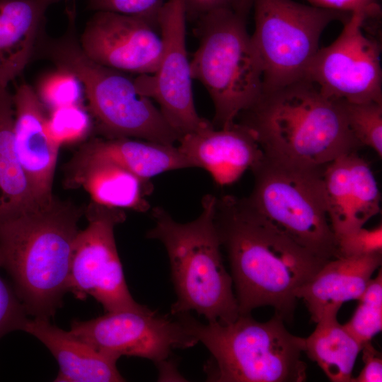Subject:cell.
<instances>
[{"label":"cell","instance_id":"1f68e13d","mask_svg":"<svg viewBox=\"0 0 382 382\" xmlns=\"http://www.w3.org/2000/svg\"><path fill=\"white\" fill-rule=\"evenodd\" d=\"M28 316L13 287L0 275V339L12 331L23 330Z\"/></svg>","mask_w":382,"mask_h":382},{"label":"cell","instance_id":"44dd1931","mask_svg":"<svg viewBox=\"0 0 382 382\" xmlns=\"http://www.w3.org/2000/svg\"><path fill=\"white\" fill-rule=\"evenodd\" d=\"M76 154L112 161L144 180L167 171L192 168L175 145L129 137L95 138Z\"/></svg>","mask_w":382,"mask_h":382},{"label":"cell","instance_id":"30bf717a","mask_svg":"<svg viewBox=\"0 0 382 382\" xmlns=\"http://www.w3.org/2000/svg\"><path fill=\"white\" fill-rule=\"evenodd\" d=\"M88 225L79 231L72 250L69 292L79 299L93 297L106 312L141 306L129 292L114 236L125 220L124 210L91 201Z\"/></svg>","mask_w":382,"mask_h":382},{"label":"cell","instance_id":"d590c367","mask_svg":"<svg viewBox=\"0 0 382 382\" xmlns=\"http://www.w3.org/2000/svg\"><path fill=\"white\" fill-rule=\"evenodd\" d=\"M51 4H53V3H55V2H57L60 0H47Z\"/></svg>","mask_w":382,"mask_h":382},{"label":"cell","instance_id":"9c48e42d","mask_svg":"<svg viewBox=\"0 0 382 382\" xmlns=\"http://www.w3.org/2000/svg\"><path fill=\"white\" fill-rule=\"evenodd\" d=\"M252 9L251 39L262 70V93L304 79L325 29L351 15L293 0H252Z\"/></svg>","mask_w":382,"mask_h":382},{"label":"cell","instance_id":"ffe728a7","mask_svg":"<svg viewBox=\"0 0 382 382\" xmlns=\"http://www.w3.org/2000/svg\"><path fill=\"white\" fill-rule=\"evenodd\" d=\"M47 0H0V86L18 76L45 37Z\"/></svg>","mask_w":382,"mask_h":382},{"label":"cell","instance_id":"ac0fdd59","mask_svg":"<svg viewBox=\"0 0 382 382\" xmlns=\"http://www.w3.org/2000/svg\"><path fill=\"white\" fill-rule=\"evenodd\" d=\"M67 185L83 187L92 202L120 209L146 212L154 186L119 164L76 154L69 162Z\"/></svg>","mask_w":382,"mask_h":382},{"label":"cell","instance_id":"d6a6232c","mask_svg":"<svg viewBox=\"0 0 382 382\" xmlns=\"http://www.w3.org/2000/svg\"><path fill=\"white\" fill-rule=\"evenodd\" d=\"M310 5L325 9L352 13L361 12L366 21H378L381 17V8L378 0H306Z\"/></svg>","mask_w":382,"mask_h":382},{"label":"cell","instance_id":"d4e9b609","mask_svg":"<svg viewBox=\"0 0 382 382\" xmlns=\"http://www.w3.org/2000/svg\"><path fill=\"white\" fill-rule=\"evenodd\" d=\"M354 230L381 212V194L369 163L357 151L349 154Z\"/></svg>","mask_w":382,"mask_h":382},{"label":"cell","instance_id":"2e32d148","mask_svg":"<svg viewBox=\"0 0 382 382\" xmlns=\"http://www.w3.org/2000/svg\"><path fill=\"white\" fill-rule=\"evenodd\" d=\"M178 142L192 167L205 170L220 186L237 181L264 156L252 132L236 122L225 128L212 124L183 135Z\"/></svg>","mask_w":382,"mask_h":382},{"label":"cell","instance_id":"4dcf8cb0","mask_svg":"<svg viewBox=\"0 0 382 382\" xmlns=\"http://www.w3.org/2000/svg\"><path fill=\"white\" fill-rule=\"evenodd\" d=\"M164 3L163 0H88V7L97 11L141 17L158 25V16Z\"/></svg>","mask_w":382,"mask_h":382},{"label":"cell","instance_id":"4316f807","mask_svg":"<svg viewBox=\"0 0 382 382\" xmlns=\"http://www.w3.org/2000/svg\"><path fill=\"white\" fill-rule=\"evenodd\" d=\"M348 127L360 146L372 149L382 156V103L339 100Z\"/></svg>","mask_w":382,"mask_h":382},{"label":"cell","instance_id":"6da1fadb","mask_svg":"<svg viewBox=\"0 0 382 382\" xmlns=\"http://www.w3.org/2000/svg\"><path fill=\"white\" fill-rule=\"evenodd\" d=\"M214 220L228 259L239 315L268 306L284 320L291 319L296 292L328 260L299 244L245 197H217Z\"/></svg>","mask_w":382,"mask_h":382},{"label":"cell","instance_id":"8992f818","mask_svg":"<svg viewBox=\"0 0 382 382\" xmlns=\"http://www.w3.org/2000/svg\"><path fill=\"white\" fill-rule=\"evenodd\" d=\"M251 10L252 0H231L196 21L199 43L191 73L212 98L216 128L232 125L262 94V70L247 27Z\"/></svg>","mask_w":382,"mask_h":382},{"label":"cell","instance_id":"277c9868","mask_svg":"<svg viewBox=\"0 0 382 382\" xmlns=\"http://www.w3.org/2000/svg\"><path fill=\"white\" fill-rule=\"evenodd\" d=\"M216 198L204 195L200 214L187 223L176 221L161 207H154V225L146 238L160 241L169 258L177 296L170 313L193 311L207 322L230 323L238 317L239 311L214 224Z\"/></svg>","mask_w":382,"mask_h":382},{"label":"cell","instance_id":"3957f363","mask_svg":"<svg viewBox=\"0 0 382 382\" xmlns=\"http://www.w3.org/2000/svg\"><path fill=\"white\" fill-rule=\"evenodd\" d=\"M81 209L56 199L0 224V263L28 316L50 320L69 292Z\"/></svg>","mask_w":382,"mask_h":382},{"label":"cell","instance_id":"484cf974","mask_svg":"<svg viewBox=\"0 0 382 382\" xmlns=\"http://www.w3.org/2000/svg\"><path fill=\"white\" fill-rule=\"evenodd\" d=\"M352 317L344 327L361 346L371 342L382 329V272L380 268L362 295Z\"/></svg>","mask_w":382,"mask_h":382},{"label":"cell","instance_id":"83f0119b","mask_svg":"<svg viewBox=\"0 0 382 382\" xmlns=\"http://www.w3.org/2000/svg\"><path fill=\"white\" fill-rule=\"evenodd\" d=\"M35 91L44 107L50 111L64 106L81 105L86 96L79 78L60 67L43 76Z\"/></svg>","mask_w":382,"mask_h":382},{"label":"cell","instance_id":"7402d4cb","mask_svg":"<svg viewBox=\"0 0 382 382\" xmlns=\"http://www.w3.org/2000/svg\"><path fill=\"white\" fill-rule=\"evenodd\" d=\"M13 124V96L0 86V224L40 205L16 152Z\"/></svg>","mask_w":382,"mask_h":382},{"label":"cell","instance_id":"7a4b0ae2","mask_svg":"<svg viewBox=\"0 0 382 382\" xmlns=\"http://www.w3.org/2000/svg\"><path fill=\"white\" fill-rule=\"evenodd\" d=\"M238 117L265 156L286 163L325 167L361 147L340 100L327 97L306 79L262 93Z\"/></svg>","mask_w":382,"mask_h":382},{"label":"cell","instance_id":"603a6c76","mask_svg":"<svg viewBox=\"0 0 382 382\" xmlns=\"http://www.w3.org/2000/svg\"><path fill=\"white\" fill-rule=\"evenodd\" d=\"M337 313L324 315L313 332L304 338V353L332 382H352L360 343L337 319Z\"/></svg>","mask_w":382,"mask_h":382},{"label":"cell","instance_id":"4fadbf2b","mask_svg":"<svg viewBox=\"0 0 382 382\" xmlns=\"http://www.w3.org/2000/svg\"><path fill=\"white\" fill-rule=\"evenodd\" d=\"M186 20L183 0L164 3L158 16L163 40L159 65L154 74L134 79L139 92L157 102L163 115L180 137L212 125L199 115L195 106L193 79L186 49Z\"/></svg>","mask_w":382,"mask_h":382},{"label":"cell","instance_id":"f1b7e54d","mask_svg":"<svg viewBox=\"0 0 382 382\" xmlns=\"http://www.w3.org/2000/svg\"><path fill=\"white\" fill-rule=\"evenodd\" d=\"M92 117L81 105L59 108L51 110L47 120V129L59 146L75 142L91 132L93 126Z\"/></svg>","mask_w":382,"mask_h":382},{"label":"cell","instance_id":"8fae6325","mask_svg":"<svg viewBox=\"0 0 382 382\" xmlns=\"http://www.w3.org/2000/svg\"><path fill=\"white\" fill-rule=\"evenodd\" d=\"M79 340L115 356L137 357L168 370L172 352L198 343L177 315H159L141 305L106 312L88 320H74L69 330Z\"/></svg>","mask_w":382,"mask_h":382},{"label":"cell","instance_id":"e0dca14e","mask_svg":"<svg viewBox=\"0 0 382 382\" xmlns=\"http://www.w3.org/2000/svg\"><path fill=\"white\" fill-rule=\"evenodd\" d=\"M381 263L382 253L331 259L297 290L296 297L316 323L325 314L337 313L345 302L358 300Z\"/></svg>","mask_w":382,"mask_h":382},{"label":"cell","instance_id":"5b68a950","mask_svg":"<svg viewBox=\"0 0 382 382\" xmlns=\"http://www.w3.org/2000/svg\"><path fill=\"white\" fill-rule=\"evenodd\" d=\"M188 332L209 351L207 379L214 382H302L304 338L289 332L274 313L266 322L250 314L233 321L202 323L190 312L176 314Z\"/></svg>","mask_w":382,"mask_h":382},{"label":"cell","instance_id":"cb8c5ba5","mask_svg":"<svg viewBox=\"0 0 382 382\" xmlns=\"http://www.w3.org/2000/svg\"><path fill=\"white\" fill-rule=\"evenodd\" d=\"M349 154L327 164L323 171L328 214L335 237L354 230Z\"/></svg>","mask_w":382,"mask_h":382},{"label":"cell","instance_id":"e575fe53","mask_svg":"<svg viewBox=\"0 0 382 382\" xmlns=\"http://www.w3.org/2000/svg\"><path fill=\"white\" fill-rule=\"evenodd\" d=\"M231 0H183L186 18L196 21L204 14L217 9Z\"/></svg>","mask_w":382,"mask_h":382},{"label":"cell","instance_id":"9a60e30c","mask_svg":"<svg viewBox=\"0 0 382 382\" xmlns=\"http://www.w3.org/2000/svg\"><path fill=\"white\" fill-rule=\"evenodd\" d=\"M16 152L37 202H51L52 184L60 146L51 137L44 105L27 83L13 96Z\"/></svg>","mask_w":382,"mask_h":382},{"label":"cell","instance_id":"5bb4252c","mask_svg":"<svg viewBox=\"0 0 382 382\" xmlns=\"http://www.w3.org/2000/svg\"><path fill=\"white\" fill-rule=\"evenodd\" d=\"M96 62L125 73L154 74L160 63L163 40L159 26L147 19L97 11L79 39Z\"/></svg>","mask_w":382,"mask_h":382},{"label":"cell","instance_id":"d6986e66","mask_svg":"<svg viewBox=\"0 0 382 382\" xmlns=\"http://www.w3.org/2000/svg\"><path fill=\"white\" fill-rule=\"evenodd\" d=\"M23 331L33 335L50 350L59 364L57 382H120L118 358L105 353L50 323L28 318Z\"/></svg>","mask_w":382,"mask_h":382},{"label":"cell","instance_id":"f546056e","mask_svg":"<svg viewBox=\"0 0 382 382\" xmlns=\"http://www.w3.org/2000/svg\"><path fill=\"white\" fill-rule=\"evenodd\" d=\"M337 257L361 256L382 253V225L363 227L335 237ZM336 257V258H337Z\"/></svg>","mask_w":382,"mask_h":382},{"label":"cell","instance_id":"836d02e7","mask_svg":"<svg viewBox=\"0 0 382 382\" xmlns=\"http://www.w3.org/2000/svg\"><path fill=\"white\" fill-rule=\"evenodd\" d=\"M364 368L352 382H381L382 357L381 354L372 345L371 341L362 346Z\"/></svg>","mask_w":382,"mask_h":382},{"label":"cell","instance_id":"ba28073f","mask_svg":"<svg viewBox=\"0 0 382 382\" xmlns=\"http://www.w3.org/2000/svg\"><path fill=\"white\" fill-rule=\"evenodd\" d=\"M325 167L296 166L264 155L251 169L253 188L245 199L299 244L329 260L336 258L337 253L328 214Z\"/></svg>","mask_w":382,"mask_h":382},{"label":"cell","instance_id":"52a82bcc","mask_svg":"<svg viewBox=\"0 0 382 382\" xmlns=\"http://www.w3.org/2000/svg\"><path fill=\"white\" fill-rule=\"evenodd\" d=\"M67 14L65 34L57 39L45 37L38 52L79 78L99 132L105 138L129 137L175 145L180 137L161 110L139 92L134 79L96 62L85 53L76 35V12Z\"/></svg>","mask_w":382,"mask_h":382},{"label":"cell","instance_id":"7c38bea8","mask_svg":"<svg viewBox=\"0 0 382 382\" xmlns=\"http://www.w3.org/2000/svg\"><path fill=\"white\" fill-rule=\"evenodd\" d=\"M365 21L363 13H352L337 39L309 64L304 79L330 98L382 103L381 43L365 30Z\"/></svg>","mask_w":382,"mask_h":382}]
</instances>
